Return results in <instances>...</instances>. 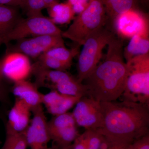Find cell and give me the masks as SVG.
I'll list each match as a JSON object with an SVG mask.
<instances>
[{
	"label": "cell",
	"instance_id": "8fae6325",
	"mask_svg": "<svg viewBox=\"0 0 149 149\" xmlns=\"http://www.w3.org/2000/svg\"><path fill=\"white\" fill-rule=\"evenodd\" d=\"M113 22L116 31L121 38L130 39L136 35L149 37L148 20L136 9L119 15Z\"/></svg>",
	"mask_w": 149,
	"mask_h": 149
},
{
	"label": "cell",
	"instance_id": "9c48e42d",
	"mask_svg": "<svg viewBox=\"0 0 149 149\" xmlns=\"http://www.w3.org/2000/svg\"><path fill=\"white\" fill-rule=\"evenodd\" d=\"M48 132L53 144L60 146L73 143L80 134L72 113L55 116L47 122Z\"/></svg>",
	"mask_w": 149,
	"mask_h": 149
},
{
	"label": "cell",
	"instance_id": "cb8c5ba5",
	"mask_svg": "<svg viewBox=\"0 0 149 149\" xmlns=\"http://www.w3.org/2000/svg\"><path fill=\"white\" fill-rule=\"evenodd\" d=\"M37 64L47 69L65 71L71 65L50 57L42 55L37 58Z\"/></svg>",
	"mask_w": 149,
	"mask_h": 149
},
{
	"label": "cell",
	"instance_id": "1f68e13d",
	"mask_svg": "<svg viewBox=\"0 0 149 149\" xmlns=\"http://www.w3.org/2000/svg\"><path fill=\"white\" fill-rule=\"evenodd\" d=\"M3 96V92H2L0 90V100H1L2 99Z\"/></svg>",
	"mask_w": 149,
	"mask_h": 149
},
{
	"label": "cell",
	"instance_id": "ba28073f",
	"mask_svg": "<svg viewBox=\"0 0 149 149\" xmlns=\"http://www.w3.org/2000/svg\"><path fill=\"white\" fill-rule=\"evenodd\" d=\"M77 126L97 130L102 127L103 115L101 102L88 96L81 97L72 113Z\"/></svg>",
	"mask_w": 149,
	"mask_h": 149
},
{
	"label": "cell",
	"instance_id": "d4e9b609",
	"mask_svg": "<svg viewBox=\"0 0 149 149\" xmlns=\"http://www.w3.org/2000/svg\"><path fill=\"white\" fill-rule=\"evenodd\" d=\"M21 8L26 12L27 17L42 15V11L47 6L44 0H24Z\"/></svg>",
	"mask_w": 149,
	"mask_h": 149
},
{
	"label": "cell",
	"instance_id": "52a82bcc",
	"mask_svg": "<svg viewBox=\"0 0 149 149\" xmlns=\"http://www.w3.org/2000/svg\"><path fill=\"white\" fill-rule=\"evenodd\" d=\"M62 32L50 19L43 14L27 17L22 18L15 26L6 38L5 44L40 35H62Z\"/></svg>",
	"mask_w": 149,
	"mask_h": 149
},
{
	"label": "cell",
	"instance_id": "83f0119b",
	"mask_svg": "<svg viewBox=\"0 0 149 149\" xmlns=\"http://www.w3.org/2000/svg\"><path fill=\"white\" fill-rule=\"evenodd\" d=\"M24 0H0V5L22 8Z\"/></svg>",
	"mask_w": 149,
	"mask_h": 149
},
{
	"label": "cell",
	"instance_id": "5bb4252c",
	"mask_svg": "<svg viewBox=\"0 0 149 149\" xmlns=\"http://www.w3.org/2000/svg\"><path fill=\"white\" fill-rule=\"evenodd\" d=\"M81 97L61 94L53 90L43 95L42 103L45 104L48 112L55 116L67 112Z\"/></svg>",
	"mask_w": 149,
	"mask_h": 149
},
{
	"label": "cell",
	"instance_id": "603a6c76",
	"mask_svg": "<svg viewBox=\"0 0 149 149\" xmlns=\"http://www.w3.org/2000/svg\"><path fill=\"white\" fill-rule=\"evenodd\" d=\"M25 132L17 133L6 129L5 141L1 149H27Z\"/></svg>",
	"mask_w": 149,
	"mask_h": 149
},
{
	"label": "cell",
	"instance_id": "30bf717a",
	"mask_svg": "<svg viewBox=\"0 0 149 149\" xmlns=\"http://www.w3.org/2000/svg\"><path fill=\"white\" fill-rule=\"evenodd\" d=\"M16 41L9 51L19 52L32 58H38L52 48L65 46L62 35H40Z\"/></svg>",
	"mask_w": 149,
	"mask_h": 149
},
{
	"label": "cell",
	"instance_id": "ffe728a7",
	"mask_svg": "<svg viewBox=\"0 0 149 149\" xmlns=\"http://www.w3.org/2000/svg\"><path fill=\"white\" fill-rule=\"evenodd\" d=\"M103 138L97 130L87 129L74 140L73 149H99Z\"/></svg>",
	"mask_w": 149,
	"mask_h": 149
},
{
	"label": "cell",
	"instance_id": "7a4b0ae2",
	"mask_svg": "<svg viewBox=\"0 0 149 149\" xmlns=\"http://www.w3.org/2000/svg\"><path fill=\"white\" fill-rule=\"evenodd\" d=\"M127 73L122 42L115 37L108 45L104 60L84 80L87 96L100 102L116 101L125 90Z\"/></svg>",
	"mask_w": 149,
	"mask_h": 149
},
{
	"label": "cell",
	"instance_id": "7402d4cb",
	"mask_svg": "<svg viewBox=\"0 0 149 149\" xmlns=\"http://www.w3.org/2000/svg\"><path fill=\"white\" fill-rule=\"evenodd\" d=\"M78 53V47L69 49L65 46H61L52 48L42 55L50 57L71 65L72 59Z\"/></svg>",
	"mask_w": 149,
	"mask_h": 149
},
{
	"label": "cell",
	"instance_id": "277c9868",
	"mask_svg": "<svg viewBox=\"0 0 149 149\" xmlns=\"http://www.w3.org/2000/svg\"><path fill=\"white\" fill-rule=\"evenodd\" d=\"M127 77L122 100L149 105V54L126 62Z\"/></svg>",
	"mask_w": 149,
	"mask_h": 149
},
{
	"label": "cell",
	"instance_id": "d6a6232c",
	"mask_svg": "<svg viewBox=\"0 0 149 149\" xmlns=\"http://www.w3.org/2000/svg\"><path fill=\"white\" fill-rule=\"evenodd\" d=\"M0 72H1V70H0Z\"/></svg>",
	"mask_w": 149,
	"mask_h": 149
},
{
	"label": "cell",
	"instance_id": "9a60e30c",
	"mask_svg": "<svg viewBox=\"0 0 149 149\" xmlns=\"http://www.w3.org/2000/svg\"><path fill=\"white\" fill-rule=\"evenodd\" d=\"M31 108L20 99H17L8 115L6 129L17 133L24 132L30 119Z\"/></svg>",
	"mask_w": 149,
	"mask_h": 149
},
{
	"label": "cell",
	"instance_id": "4316f807",
	"mask_svg": "<svg viewBox=\"0 0 149 149\" xmlns=\"http://www.w3.org/2000/svg\"><path fill=\"white\" fill-rule=\"evenodd\" d=\"M130 149H149V134L135 141Z\"/></svg>",
	"mask_w": 149,
	"mask_h": 149
},
{
	"label": "cell",
	"instance_id": "f1b7e54d",
	"mask_svg": "<svg viewBox=\"0 0 149 149\" xmlns=\"http://www.w3.org/2000/svg\"><path fill=\"white\" fill-rule=\"evenodd\" d=\"M133 143H112L111 146L109 149H130L131 145Z\"/></svg>",
	"mask_w": 149,
	"mask_h": 149
},
{
	"label": "cell",
	"instance_id": "3957f363",
	"mask_svg": "<svg viewBox=\"0 0 149 149\" xmlns=\"http://www.w3.org/2000/svg\"><path fill=\"white\" fill-rule=\"evenodd\" d=\"M107 19L105 9L101 0H91L88 7L75 17L62 37L79 45H83L90 35L104 27Z\"/></svg>",
	"mask_w": 149,
	"mask_h": 149
},
{
	"label": "cell",
	"instance_id": "4dcf8cb0",
	"mask_svg": "<svg viewBox=\"0 0 149 149\" xmlns=\"http://www.w3.org/2000/svg\"><path fill=\"white\" fill-rule=\"evenodd\" d=\"M44 1L47 5V8L56 3L59 2V0H44Z\"/></svg>",
	"mask_w": 149,
	"mask_h": 149
},
{
	"label": "cell",
	"instance_id": "6da1fadb",
	"mask_svg": "<svg viewBox=\"0 0 149 149\" xmlns=\"http://www.w3.org/2000/svg\"><path fill=\"white\" fill-rule=\"evenodd\" d=\"M101 104L103 125L97 130L110 142L133 143L149 134V105L124 100Z\"/></svg>",
	"mask_w": 149,
	"mask_h": 149
},
{
	"label": "cell",
	"instance_id": "484cf974",
	"mask_svg": "<svg viewBox=\"0 0 149 149\" xmlns=\"http://www.w3.org/2000/svg\"><path fill=\"white\" fill-rule=\"evenodd\" d=\"M91 0H68L67 2L71 6L75 14L81 13L90 3Z\"/></svg>",
	"mask_w": 149,
	"mask_h": 149
},
{
	"label": "cell",
	"instance_id": "7c38bea8",
	"mask_svg": "<svg viewBox=\"0 0 149 149\" xmlns=\"http://www.w3.org/2000/svg\"><path fill=\"white\" fill-rule=\"evenodd\" d=\"M33 116L31 125L25 132L27 146L30 149H49L48 144L51 141L48 132L47 122L41 105L31 109Z\"/></svg>",
	"mask_w": 149,
	"mask_h": 149
},
{
	"label": "cell",
	"instance_id": "f546056e",
	"mask_svg": "<svg viewBox=\"0 0 149 149\" xmlns=\"http://www.w3.org/2000/svg\"><path fill=\"white\" fill-rule=\"evenodd\" d=\"M49 149H73L72 145L69 146H60L53 144L52 146Z\"/></svg>",
	"mask_w": 149,
	"mask_h": 149
},
{
	"label": "cell",
	"instance_id": "8992f818",
	"mask_svg": "<svg viewBox=\"0 0 149 149\" xmlns=\"http://www.w3.org/2000/svg\"><path fill=\"white\" fill-rule=\"evenodd\" d=\"M32 72L36 74L37 83L45 84L61 94L79 97L87 95L85 84L65 71L47 69L35 63Z\"/></svg>",
	"mask_w": 149,
	"mask_h": 149
},
{
	"label": "cell",
	"instance_id": "4fadbf2b",
	"mask_svg": "<svg viewBox=\"0 0 149 149\" xmlns=\"http://www.w3.org/2000/svg\"><path fill=\"white\" fill-rule=\"evenodd\" d=\"M1 72L14 83L26 80L32 72L29 57L19 52L8 51L0 66Z\"/></svg>",
	"mask_w": 149,
	"mask_h": 149
},
{
	"label": "cell",
	"instance_id": "44dd1931",
	"mask_svg": "<svg viewBox=\"0 0 149 149\" xmlns=\"http://www.w3.org/2000/svg\"><path fill=\"white\" fill-rule=\"evenodd\" d=\"M107 16L113 21L119 15L136 9L137 0H101Z\"/></svg>",
	"mask_w": 149,
	"mask_h": 149
},
{
	"label": "cell",
	"instance_id": "e0dca14e",
	"mask_svg": "<svg viewBox=\"0 0 149 149\" xmlns=\"http://www.w3.org/2000/svg\"><path fill=\"white\" fill-rule=\"evenodd\" d=\"M13 93L31 109L42 103L43 94L38 91L36 85L26 80L15 83Z\"/></svg>",
	"mask_w": 149,
	"mask_h": 149
},
{
	"label": "cell",
	"instance_id": "ac0fdd59",
	"mask_svg": "<svg viewBox=\"0 0 149 149\" xmlns=\"http://www.w3.org/2000/svg\"><path fill=\"white\" fill-rule=\"evenodd\" d=\"M52 22L56 24H67L72 21L75 13L68 3H58L47 8Z\"/></svg>",
	"mask_w": 149,
	"mask_h": 149
},
{
	"label": "cell",
	"instance_id": "5b68a950",
	"mask_svg": "<svg viewBox=\"0 0 149 149\" xmlns=\"http://www.w3.org/2000/svg\"><path fill=\"white\" fill-rule=\"evenodd\" d=\"M115 36L109 29L102 27L85 40L78 58L77 79L83 83L99 64L104 48Z\"/></svg>",
	"mask_w": 149,
	"mask_h": 149
},
{
	"label": "cell",
	"instance_id": "d6986e66",
	"mask_svg": "<svg viewBox=\"0 0 149 149\" xmlns=\"http://www.w3.org/2000/svg\"><path fill=\"white\" fill-rule=\"evenodd\" d=\"M149 37L136 35L130 38L125 48L123 56L126 62L137 56L149 54Z\"/></svg>",
	"mask_w": 149,
	"mask_h": 149
},
{
	"label": "cell",
	"instance_id": "2e32d148",
	"mask_svg": "<svg viewBox=\"0 0 149 149\" xmlns=\"http://www.w3.org/2000/svg\"><path fill=\"white\" fill-rule=\"evenodd\" d=\"M22 18L18 7L0 5V47L5 44L8 35Z\"/></svg>",
	"mask_w": 149,
	"mask_h": 149
}]
</instances>
